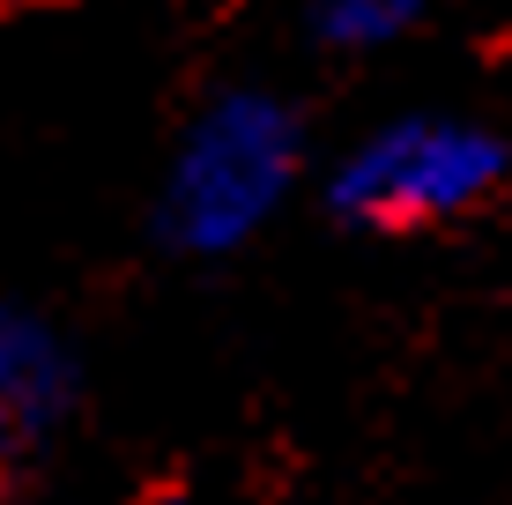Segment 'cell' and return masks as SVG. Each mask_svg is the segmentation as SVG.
<instances>
[{"label":"cell","instance_id":"7a4b0ae2","mask_svg":"<svg viewBox=\"0 0 512 505\" xmlns=\"http://www.w3.org/2000/svg\"><path fill=\"white\" fill-rule=\"evenodd\" d=\"M505 171H512V149L483 119L409 112L372 127L334 164L327 208L357 231H431V223L475 216L505 186Z\"/></svg>","mask_w":512,"mask_h":505},{"label":"cell","instance_id":"277c9868","mask_svg":"<svg viewBox=\"0 0 512 505\" xmlns=\"http://www.w3.org/2000/svg\"><path fill=\"white\" fill-rule=\"evenodd\" d=\"M431 0H312V38L334 52H379L401 45L423 23Z\"/></svg>","mask_w":512,"mask_h":505},{"label":"cell","instance_id":"6da1fadb","mask_svg":"<svg viewBox=\"0 0 512 505\" xmlns=\"http://www.w3.org/2000/svg\"><path fill=\"white\" fill-rule=\"evenodd\" d=\"M297 164H305V127L275 90H216L186 119L179 149L164 164V194H156V231L186 260H223L253 246L290 201Z\"/></svg>","mask_w":512,"mask_h":505},{"label":"cell","instance_id":"5b68a950","mask_svg":"<svg viewBox=\"0 0 512 505\" xmlns=\"http://www.w3.org/2000/svg\"><path fill=\"white\" fill-rule=\"evenodd\" d=\"M15 8H45V0H0V15H15Z\"/></svg>","mask_w":512,"mask_h":505},{"label":"cell","instance_id":"3957f363","mask_svg":"<svg viewBox=\"0 0 512 505\" xmlns=\"http://www.w3.org/2000/svg\"><path fill=\"white\" fill-rule=\"evenodd\" d=\"M75 402H82V357L60 335V320L30 305H0V476L38 439H52Z\"/></svg>","mask_w":512,"mask_h":505}]
</instances>
